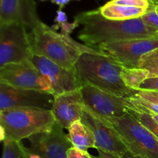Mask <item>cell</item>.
Listing matches in <instances>:
<instances>
[{
    "label": "cell",
    "mask_w": 158,
    "mask_h": 158,
    "mask_svg": "<svg viewBox=\"0 0 158 158\" xmlns=\"http://www.w3.org/2000/svg\"><path fill=\"white\" fill-rule=\"evenodd\" d=\"M74 20L83 26L78 33L79 40L86 46L96 49L103 43L158 36V31L140 18L124 21L108 19L102 15L99 9L80 12Z\"/></svg>",
    "instance_id": "1"
},
{
    "label": "cell",
    "mask_w": 158,
    "mask_h": 158,
    "mask_svg": "<svg viewBox=\"0 0 158 158\" xmlns=\"http://www.w3.org/2000/svg\"><path fill=\"white\" fill-rule=\"evenodd\" d=\"M123 69V66L100 52H85L74 67L80 87L90 85L117 97L132 98L137 91L124 84L121 79Z\"/></svg>",
    "instance_id": "2"
},
{
    "label": "cell",
    "mask_w": 158,
    "mask_h": 158,
    "mask_svg": "<svg viewBox=\"0 0 158 158\" xmlns=\"http://www.w3.org/2000/svg\"><path fill=\"white\" fill-rule=\"evenodd\" d=\"M29 35L33 55L46 57L65 69H73L85 52H99L74 40L69 34L59 33L43 22L31 30Z\"/></svg>",
    "instance_id": "3"
},
{
    "label": "cell",
    "mask_w": 158,
    "mask_h": 158,
    "mask_svg": "<svg viewBox=\"0 0 158 158\" xmlns=\"http://www.w3.org/2000/svg\"><path fill=\"white\" fill-rule=\"evenodd\" d=\"M55 123L51 110L33 107L4 110L0 111L1 140L21 141L50 131Z\"/></svg>",
    "instance_id": "4"
},
{
    "label": "cell",
    "mask_w": 158,
    "mask_h": 158,
    "mask_svg": "<svg viewBox=\"0 0 158 158\" xmlns=\"http://www.w3.org/2000/svg\"><path fill=\"white\" fill-rule=\"evenodd\" d=\"M103 120L115 128L131 153L146 158H158L157 138L133 114Z\"/></svg>",
    "instance_id": "5"
},
{
    "label": "cell",
    "mask_w": 158,
    "mask_h": 158,
    "mask_svg": "<svg viewBox=\"0 0 158 158\" xmlns=\"http://www.w3.org/2000/svg\"><path fill=\"white\" fill-rule=\"evenodd\" d=\"M33 56L27 28L19 23L0 25V67L30 60Z\"/></svg>",
    "instance_id": "6"
},
{
    "label": "cell",
    "mask_w": 158,
    "mask_h": 158,
    "mask_svg": "<svg viewBox=\"0 0 158 158\" xmlns=\"http://www.w3.org/2000/svg\"><path fill=\"white\" fill-rule=\"evenodd\" d=\"M81 92L85 108L100 119L122 117L137 112L129 98L117 97L90 85L82 86Z\"/></svg>",
    "instance_id": "7"
},
{
    "label": "cell",
    "mask_w": 158,
    "mask_h": 158,
    "mask_svg": "<svg viewBox=\"0 0 158 158\" xmlns=\"http://www.w3.org/2000/svg\"><path fill=\"white\" fill-rule=\"evenodd\" d=\"M97 49L123 67L138 68L143 56L158 49V36L103 43Z\"/></svg>",
    "instance_id": "8"
},
{
    "label": "cell",
    "mask_w": 158,
    "mask_h": 158,
    "mask_svg": "<svg viewBox=\"0 0 158 158\" xmlns=\"http://www.w3.org/2000/svg\"><path fill=\"white\" fill-rule=\"evenodd\" d=\"M0 83L21 89L43 91L52 95L49 79L43 75L30 60L1 66Z\"/></svg>",
    "instance_id": "9"
},
{
    "label": "cell",
    "mask_w": 158,
    "mask_h": 158,
    "mask_svg": "<svg viewBox=\"0 0 158 158\" xmlns=\"http://www.w3.org/2000/svg\"><path fill=\"white\" fill-rule=\"evenodd\" d=\"M28 140L29 147L26 151L41 158H66L68 151L73 148L68 135L57 123L50 131L31 136Z\"/></svg>",
    "instance_id": "10"
},
{
    "label": "cell",
    "mask_w": 158,
    "mask_h": 158,
    "mask_svg": "<svg viewBox=\"0 0 158 158\" xmlns=\"http://www.w3.org/2000/svg\"><path fill=\"white\" fill-rule=\"evenodd\" d=\"M53 100L54 97L48 93L0 83V111L16 107L51 110Z\"/></svg>",
    "instance_id": "11"
},
{
    "label": "cell",
    "mask_w": 158,
    "mask_h": 158,
    "mask_svg": "<svg viewBox=\"0 0 158 158\" xmlns=\"http://www.w3.org/2000/svg\"><path fill=\"white\" fill-rule=\"evenodd\" d=\"M81 122L86 125L95 137L96 149L122 157L128 151L115 128L106 120L99 118L85 108Z\"/></svg>",
    "instance_id": "12"
},
{
    "label": "cell",
    "mask_w": 158,
    "mask_h": 158,
    "mask_svg": "<svg viewBox=\"0 0 158 158\" xmlns=\"http://www.w3.org/2000/svg\"><path fill=\"white\" fill-rule=\"evenodd\" d=\"M30 61L43 75L49 79L53 97L81 88L74 69H65L41 56L33 55Z\"/></svg>",
    "instance_id": "13"
},
{
    "label": "cell",
    "mask_w": 158,
    "mask_h": 158,
    "mask_svg": "<svg viewBox=\"0 0 158 158\" xmlns=\"http://www.w3.org/2000/svg\"><path fill=\"white\" fill-rule=\"evenodd\" d=\"M41 23L35 0H0V25L19 23L32 30Z\"/></svg>",
    "instance_id": "14"
},
{
    "label": "cell",
    "mask_w": 158,
    "mask_h": 158,
    "mask_svg": "<svg viewBox=\"0 0 158 158\" xmlns=\"http://www.w3.org/2000/svg\"><path fill=\"white\" fill-rule=\"evenodd\" d=\"M84 110V102L80 88L54 97L51 110L56 123L63 129L68 130L73 123L81 120Z\"/></svg>",
    "instance_id": "15"
},
{
    "label": "cell",
    "mask_w": 158,
    "mask_h": 158,
    "mask_svg": "<svg viewBox=\"0 0 158 158\" xmlns=\"http://www.w3.org/2000/svg\"><path fill=\"white\" fill-rule=\"evenodd\" d=\"M100 13L108 19L124 21L139 19L145 14L148 9L113 4L108 2L104 6L99 8Z\"/></svg>",
    "instance_id": "16"
},
{
    "label": "cell",
    "mask_w": 158,
    "mask_h": 158,
    "mask_svg": "<svg viewBox=\"0 0 158 158\" xmlns=\"http://www.w3.org/2000/svg\"><path fill=\"white\" fill-rule=\"evenodd\" d=\"M68 131V137L74 148L84 151L96 148L94 135L92 131L82 123L81 120L73 123L69 127Z\"/></svg>",
    "instance_id": "17"
},
{
    "label": "cell",
    "mask_w": 158,
    "mask_h": 158,
    "mask_svg": "<svg viewBox=\"0 0 158 158\" xmlns=\"http://www.w3.org/2000/svg\"><path fill=\"white\" fill-rule=\"evenodd\" d=\"M150 73L143 68L123 67L121 73V79L129 89L134 91L140 90V86L146 79L149 77Z\"/></svg>",
    "instance_id": "18"
},
{
    "label": "cell",
    "mask_w": 158,
    "mask_h": 158,
    "mask_svg": "<svg viewBox=\"0 0 158 158\" xmlns=\"http://www.w3.org/2000/svg\"><path fill=\"white\" fill-rule=\"evenodd\" d=\"M54 23L55 24L52 26L54 30L56 31L59 29H61V32L66 34L72 33L73 31L80 26L76 20H74L73 23H69L66 13L63 10H60V9L57 10L56 16L54 19Z\"/></svg>",
    "instance_id": "19"
},
{
    "label": "cell",
    "mask_w": 158,
    "mask_h": 158,
    "mask_svg": "<svg viewBox=\"0 0 158 158\" xmlns=\"http://www.w3.org/2000/svg\"><path fill=\"white\" fill-rule=\"evenodd\" d=\"M140 68L146 69L149 71V77L158 76V49L146 54L142 57Z\"/></svg>",
    "instance_id": "20"
},
{
    "label": "cell",
    "mask_w": 158,
    "mask_h": 158,
    "mask_svg": "<svg viewBox=\"0 0 158 158\" xmlns=\"http://www.w3.org/2000/svg\"><path fill=\"white\" fill-rule=\"evenodd\" d=\"M133 115L147 128L149 130L158 140V123L154 120L149 114L143 112H134Z\"/></svg>",
    "instance_id": "21"
},
{
    "label": "cell",
    "mask_w": 158,
    "mask_h": 158,
    "mask_svg": "<svg viewBox=\"0 0 158 158\" xmlns=\"http://www.w3.org/2000/svg\"><path fill=\"white\" fill-rule=\"evenodd\" d=\"M140 19L148 26H151L158 31V13L155 9L154 3H151V6L148 8L144 15L140 17Z\"/></svg>",
    "instance_id": "22"
},
{
    "label": "cell",
    "mask_w": 158,
    "mask_h": 158,
    "mask_svg": "<svg viewBox=\"0 0 158 158\" xmlns=\"http://www.w3.org/2000/svg\"><path fill=\"white\" fill-rule=\"evenodd\" d=\"M110 2L113 4L143 8L146 9H148L152 3L150 0H111Z\"/></svg>",
    "instance_id": "23"
},
{
    "label": "cell",
    "mask_w": 158,
    "mask_h": 158,
    "mask_svg": "<svg viewBox=\"0 0 158 158\" xmlns=\"http://www.w3.org/2000/svg\"><path fill=\"white\" fill-rule=\"evenodd\" d=\"M135 97L152 103L158 106V91L138 90L136 92Z\"/></svg>",
    "instance_id": "24"
},
{
    "label": "cell",
    "mask_w": 158,
    "mask_h": 158,
    "mask_svg": "<svg viewBox=\"0 0 158 158\" xmlns=\"http://www.w3.org/2000/svg\"><path fill=\"white\" fill-rule=\"evenodd\" d=\"M140 90L158 91V76L149 77L146 79L140 86Z\"/></svg>",
    "instance_id": "25"
},
{
    "label": "cell",
    "mask_w": 158,
    "mask_h": 158,
    "mask_svg": "<svg viewBox=\"0 0 158 158\" xmlns=\"http://www.w3.org/2000/svg\"><path fill=\"white\" fill-rule=\"evenodd\" d=\"M66 158H94L92 155L88 153V151H81L77 148H71L68 151Z\"/></svg>",
    "instance_id": "26"
},
{
    "label": "cell",
    "mask_w": 158,
    "mask_h": 158,
    "mask_svg": "<svg viewBox=\"0 0 158 158\" xmlns=\"http://www.w3.org/2000/svg\"><path fill=\"white\" fill-rule=\"evenodd\" d=\"M40 2H46V1H50L53 4L57 5L59 6V9L60 10H63V8L70 2L71 1H80V0H40Z\"/></svg>",
    "instance_id": "27"
},
{
    "label": "cell",
    "mask_w": 158,
    "mask_h": 158,
    "mask_svg": "<svg viewBox=\"0 0 158 158\" xmlns=\"http://www.w3.org/2000/svg\"><path fill=\"white\" fill-rule=\"evenodd\" d=\"M97 153L98 155L97 156H93L94 158H121V157L116 154H110V153L105 152V151H101V150H97Z\"/></svg>",
    "instance_id": "28"
},
{
    "label": "cell",
    "mask_w": 158,
    "mask_h": 158,
    "mask_svg": "<svg viewBox=\"0 0 158 158\" xmlns=\"http://www.w3.org/2000/svg\"><path fill=\"white\" fill-rule=\"evenodd\" d=\"M121 158H146L144 157H142V156L140 155H136V154H133L131 151H128L127 152L125 153L123 156H122Z\"/></svg>",
    "instance_id": "29"
},
{
    "label": "cell",
    "mask_w": 158,
    "mask_h": 158,
    "mask_svg": "<svg viewBox=\"0 0 158 158\" xmlns=\"http://www.w3.org/2000/svg\"><path fill=\"white\" fill-rule=\"evenodd\" d=\"M26 152H27V158H41L40 156L37 155V154H32V153L28 152L27 151H26Z\"/></svg>",
    "instance_id": "30"
},
{
    "label": "cell",
    "mask_w": 158,
    "mask_h": 158,
    "mask_svg": "<svg viewBox=\"0 0 158 158\" xmlns=\"http://www.w3.org/2000/svg\"><path fill=\"white\" fill-rule=\"evenodd\" d=\"M150 115H151V117L154 118V120H156V121H157L158 123V115H157V114H150Z\"/></svg>",
    "instance_id": "31"
},
{
    "label": "cell",
    "mask_w": 158,
    "mask_h": 158,
    "mask_svg": "<svg viewBox=\"0 0 158 158\" xmlns=\"http://www.w3.org/2000/svg\"><path fill=\"white\" fill-rule=\"evenodd\" d=\"M151 2L154 3V4H158V0H150Z\"/></svg>",
    "instance_id": "32"
},
{
    "label": "cell",
    "mask_w": 158,
    "mask_h": 158,
    "mask_svg": "<svg viewBox=\"0 0 158 158\" xmlns=\"http://www.w3.org/2000/svg\"><path fill=\"white\" fill-rule=\"evenodd\" d=\"M155 9L157 11V12L158 13V4H155Z\"/></svg>",
    "instance_id": "33"
}]
</instances>
